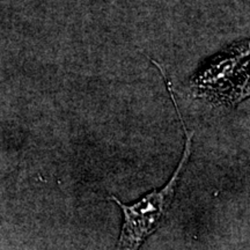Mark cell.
<instances>
[{"label": "cell", "mask_w": 250, "mask_h": 250, "mask_svg": "<svg viewBox=\"0 0 250 250\" xmlns=\"http://www.w3.org/2000/svg\"><path fill=\"white\" fill-rule=\"evenodd\" d=\"M168 90L170 93L175 109L179 112L180 121L183 125L184 133H186L187 140L186 145H184L183 156L171 179L161 189L153 190L144 196L140 201L131 205H125L116 197H111L112 201L120 205L124 215V223L115 250H139L143 242L160 226L162 218L165 217L166 212L173 202L175 191H176L183 171L189 162L190 156H191L193 132L187 129L186 123L181 118V114L177 110V104L170 86H168Z\"/></svg>", "instance_id": "cell-1"}]
</instances>
